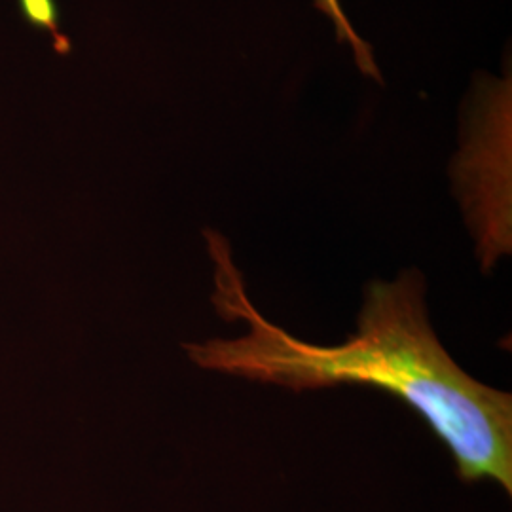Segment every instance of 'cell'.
Instances as JSON below:
<instances>
[{"label":"cell","instance_id":"1","mask_svg":"<svg viewBox=\"0 0 512 512\" xmlns=\"http://www.w3.org/2000/svg\"><path fill=\"white\" fill-rule=\"evenodd\" d=\"M203 238L213 264L211 304L245 332L184 344L194 365L294 393L340 385L385 391L431 427L454 459L459 480H488L512 494L511 393L469 376L442 346L420 270L370 281L357 330L336 346H321L266 319L249 298L230 241L217 230H205Z\"/></svg>","mask_w":512,"mask_h":512},{"label":"cell","instance_id":"2","mask_svg":"<svg viewBox=\"0 0 512 512\" xmlns=\"http://www.w3.org/2000/svg\"><path fill=\"white\" fill-rule=\"evenodd\" d=\"M452 181L484 274L512 251V76H478Z\"/></svg>","mask_w":512,"mask_h":512},{"label":"cell","instance_id":"3","mask_svg":"<svg viewBox=\"0 0 512 512\" xmlns=\"http://www.w3.org/2000/svg\"><path fill=\"white\" fill-rule=\"evenodd\" d=\"M315 6L319 8L321 14H325L332 21L338 42H344L351 48L355 63L361 69V73L374 78V80H382L380 69H378L374 54L370 50V44H366L365 40L357 35V31L346 16L340 0H315Z\"/></svg>","mask_w":512,"mask_h":512}]
</instances>
